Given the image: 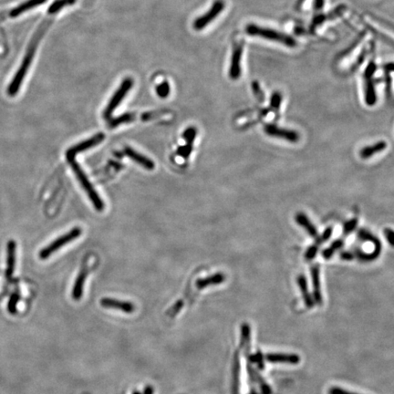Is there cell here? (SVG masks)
I'll use <instances>...</instances> for the list:
<instances>
[{
	"instance_id": "36",
	"label": "cell",
	"mask_w": 394,
	"mask_h": 394,
	"mask_svg": "<svg viewBox=\"0 0 394 394\" xmlns=\"http://www.w3.org/2000/svg\"><path fill=\"white\" fill-rule=\"evenodd\" d=\"M319 247L317 244L316 245H312L310 248L307 249L306 253H305V259L308 261H311V260L314 259L318 252H319Z\"/></svg>"
},
{
	"instance_id": "24",
	"label": "cell",
	"mask_w": 394,
	"mask_h": 394,
	"mask_svg": "<svg viewBox=\"0 0 394 394\" xmlns=\"http://www.w3.org/2000/svg\"><path fill=\"white\" fill-rule=\"evenodd\" d=\"M136 118H137V115L135 114H132V113L122 114L118 117L111 119L109 122V127L110 128H116L121 124H126V123L135 122Z\"/></svg>"
},
{
	"instance_id": "23",
	"label": "cell",
	"mask_w": 394,
	"mask_h": 394,
	"mask_svg": "<svg viewBox=\"0 0 394 394\" xmlns=\"http://www.w3.org/2000/svg\"><path fill=\"white\" fill-rule=\"evenodd\" d=\"M353 252V254H354V257L358 260H360L361 262L374 261V260L377 259L378 257L381 255V253H382V251L375 250V249H374V251L370 252V253H366V252L362 251L360 248H355Z\"/></svg>"
},
{
	"instance_id": "46",
	"label": "cell",
	"mask_w": 394,
	"mask_h": 394,
	"mask_svg": "<svg viewBox=\"0 0 394 394\" xmlns=\"http://www.w3.org/2000/svg\"><path fill=\"white\" fill-rule=\"evenodd\" d=\"M134 394H141V393H139V392H135V393Z\"/></svg>"
},
{
	"instance_id": "28",
	"label": "cell",
	"mask_w": 394,
	"mask_h": 394,
	"mask_svg": "<svg viewBox=\"0 0 394 394\" xmlns=\"http://www.w3.org/2000/svg\"><path fill=\"white\" fill-rule=\"evenodd\" d=\"M156 91L159 98H161V99H166L169 96L170 92H171L170 84H169L168 81H163L162 83L158 84L156 86Z\"/></svg>"
},
{
	"instance_id": "42",
	"label": "cell",
	"mask_w": 394,
	"mask_h": 394,
	"mask_svg": "<svg viewBox=\"0 0 394 394\" xmlns=\"http://www.w3.org/2000/svg\"><path fill=\"white\" fill-rule=\"evenodd\" d=\"M183 306H184V302L182 301V300H179V301L177 302V304H176L174 306L172 307V310H171V311L172 312V314H176V313H177V312L180 311L181 309L183 308Z\"/></svg>"
},
{
	"instance_id": "17",
	"label": "cell",
	"mask_w": 394,
	"mask_h": 394,
	"mask_svg": "<svg viewBox=\"0 0 394 394\" xmlns=\"http://www.w3.org/2000/svg\"><path fill=\"white\" fill-rule=\"evenodd\" d=\"M295 220H296V222H297L298 226H300L303 229H305L307 233L311 235L312 238H317L319 236L318 229L312 224V222L310 220V218L308 217L304 213L300 212V213H298V214H296Z\"/></svg>"
},
{
	"instance_id": "26",
	"label": "cell",
	"mask_w": 394,
	"mask_h": 394,
	"mask_svg": "<svg viewBox=\"0 0 394 394\" xmlns=\"http://www.w3.org/2000/svg\"><path fill=\"white\" fill-rule=\"evenodd\" d=\"M344 244H345L344 239H336V240H334V241L331 244V246H330L329 248L323 250V257H324L325 259H331L332 256H334V254H335L336 252L338 251V250H340V248H343Z\"/></svg>"
},
{
	"instance_id": "34",
	"label": "cell",
	"mask_w": 394,
	"mask_h": 394,
	"mask_svg": "<svg viewBox=\"0 0 394 394\" xmlns=\"http://www.w3.org/2000/svg\"><path fill=\"white\" fill-rule=\"evenodd\" d=\"M192 151H193V144L186 143L185 146H180L177 149V155L185 159H187L189 156H191Z\"/></svg>"
},
{
	"instance_id": "13",
	"label": "cell",
	"mask_w": 394,
	"mask_h": 394,
	"mask_svg": "<svg viewBox=\"0 0 394 394\" xmlns=\"http://www.w3.org/2000/svg\"><path fill=\"white\" fill-rule=\"evenodd\" d=\"M124 155L126 156H128L130 159L135 161V163L140 164L141 166L145 168L146 170H150L151 171V170H154L155 167H156V164L150 158L141 155L140 152L135 151L130 147H125L124 148Z\"/></svg>"
},
{
	"instance_id": "37",
	"label": "cell",
	"mask_w": 394,
	"mask_h": 394,
	"mask_svg": "<svg viewBox=\"0 0 394 394\" xmlns=\"http://www.w3.org/2000/svg\"><path fill=\"white\" fill-rule=\"evenodd\" d=\"M252 89H253V92H254V94H255V96L256 97V99L260 101H264V93L261 91L259 84H258L257 81H254V82L252 83Z\"/></svg>"
},
{
	"instance_id": "11",
	"label": "cell",
	"mask_w": 394,
	"mask_h": 394,
	"mask_svg": "<svg viewBox=\"0 0 394 394\" xmlns=\"http://www.w3.org/2000/svg\"><path fill=\"white\" fill-rule=\"evenodd\" d=\"M264 358L272 363L298 364L300 362V357L295 353H267Z\"/></svg>"
},
{
	"instance_id": "18",
	"label": "cell",
	"mask_w": 394,
	"mask_h": 394,
	"mask_svg": "<svg viewBox=\"0 0 394 394\" xmlns=\"http://www.w3.org/2000/svg\"><path fill=\"white\" fill-rule=\"evenodd\" d=\"M225 280H226V277L223 273H216V274L205 277V278H199L195 282V286H196L197 289L203 290V289H206L211 286L220 285V284H222L223 282H225Z\"/></svg>"
},
{
	"instance_id": "4",
	"label": "cell",
	"mask_w": 394,
	"mask_h": 394,
	"mask_svg": "<svg viewBox=\"0 0 394 394\" xmlns=\"http://www.w3.org/2000/svg\"><path fill=\"white\" fill-rule=\"evenodd\" d=\"M135 81L134 80L127 77L124 80H122L120 87L118 88L117 91L114 93L112 99L110 100L109 103L106 106L104 112H103V117L106 120H110L112 117V114H114V111L116 110L118 106L121 104L122 100L125 98L126 95L129 93L132 88L134 87Z\"/></svg>"
},
{
	"instance_id": "12",
	"label": "cell",
	"mask_w": 394,
	"mask_h": 394,
	"mask_svg": "<svg viewBox=\"0 0 394 394\" xmlns=\"http://www.w3.org/2000/svg\"><path fill=\"white\" fill-rule=\"evenodd\" d=\"M101 305L105 309L118 310V311H123L125 313H133L135 311V307L133 303L118 300V299H114V298H101Z\"/></svg>"
},
{
	"instance_id": "6",
	"label": "cell",
	"mask_w": 394,
	"mask_h": 394,
	"mask_svg": "<svg viewBox=\"0 0 394 394\" xmlns=\"http://www.w3.org/2000/svg\"><path fill=\"white\" fill-rule=\"evenodd\" d=\"M225 2L223 0H215L214 4L211 7V9L201 17H197L193 22V29L195 30H204L207 26L209 25L212 21H214L216 17L223 12L225 9Z\"/></svg>"
},
{
	"instance_id": "32",
	"label": "cell",
	"mask_w": 394,
	"mask_h": 394,
	"mask_svg": "<svg viewBox=\"0 0 394 394\" xmlns=\"http://www.w3.org/2000/svg\"><path fill=\"white\" fill-rule=\"evenodd\" d=\"M18 301H19V294L17 292L12 294L8 305V311L10 314L14 315L17 312V305Z\"/></svg>"
},
{
	"instance_id": "38",
	"label": "cell",
	"mask_w": 394,
	"mask_h": 394,
	"mask_svg": "<svg viewBox=\"0 0 394 394\" xmlns=\"http://www.w3.org/2000/svg\"><path fill=\"white\" fill-rule=\"evenodd\" d=\"M375 71H376V65H375V63H369V65H368V67L366 69V71H365V78H366L367 80H368V79H371Z\"/></svg>"
},
{
	"instance_id": "33",
	"label": "cell",
	"mask_w": 394,
	"mask_h": 394,
	"mask_svg": "<svg viewBox=\"0 0 394 394\" xmlns=\"http://www.w3.org/2000/svg\"><path fill=\"white\" fill-rule=\"evenodd\" d=\"M281 103H282V94L278 92L273 93L271 100H270L271 109L278 111L280 108Z\"/></svg>"
},
{
	"instance_id": "29",
	"label": "cell",
	"mask_w": 394,
	"mask_h": 394,
	"mask_svg": "<svg viewBox=\"0 0 394 394\" xmlns=\"http://www.w3.org/2000/svg\"><path fill=\"white\" fill-rule=\"evenodd\" d=\"M357 227H358V219L357 218H353L347 222L344 223L343 228H342L344 236H348V235H351L353 231L356 229Z\"/></svg>"
},
{
	"instance_id": "39",
	"label": "cell",
	"mask_w": 394,
	"mask_h": 394,
	"mask_svg": "<svg viewBox=\"0 0 394 394\" xmlns=\"http://www.w3.org/2000/svg\"><path fill=\"white\" fill-rule=\"evenodd\" d=\"M329 394H360L356 393V392H353V391H349V390H344L342 388L340 387H332L329 390Z\"/></svg>"
},
{
	"instance_id": "8",
	"label": "cell",
	"mask_w": 394,
	"mask_h": 394,
	"mask_svg": "<svg viewBox=\"0 0 394 394\" xmlns=\"http://www.w3.org/2000/svg\"><path fill=\"white\" fill-rule=\"evenodd\" d=\"M265 133L269 136L280 138L288 141L290 143H298L299 141V135L296 130L285 129L274 123H268L264 127Z\"/></svg>"
},
{
	"instance_id": "44",
	"label": "cell",
	"mask_w": 394,
	"mask_h": 394,
	"mask_svg": "<svg viewBox=\"0 0 394 394\" xmlns=\"http://www.w3.org/2000/svg\"><path fill=\"white\" fill-rule=\"evenodd\" d=\"M9 17V12L8 11H2L0 12V23L4 21L7 17Z\"/></svg>"
},
{
	"instance_id": "22",
	"label": "cell",
	"mask_w": 394,
	"mask_h": 394,
	"mask_svg": "<svg viewBox=\"0 0 394 394\" xmlns=\"http://www.w3.org/2000/svg\"><path fill=\"white\" fill-rule=\"evenodd\" d=\"M248 374H249L252 381H254V382H256L259 385L260 390H261L262 393L271 394V389L268 385V383L265 382L264 378L261 377V375L259 374H257L250 365H248Z\"/></svg>"
},
{
	"instance_id": "19",
	"label": "cell",
	"mask_w": 394,
	"mask_h": 394,
	"mask_svg": "<svg viewBox=\"0 0 394 394\" xmlns=\"http://www.w3.org/2000/svg\"><path fill=\"white\" fill-rule=\"evenodd\" d=\"M87 274H88L87 269H82L76 278L74 287L72 289V298L75 300H80V298H82L84 284H85V280L87 277Z\"/></svg>"
},
{
	"instance_id": "35",
	"label": "cell",
	"mask_w": 394,
	"mask_h": 394,
	"mask_svg": "<svg viewBox=\"0 0 394 394\" xmlns=\"http://www.w3.org/2000/svg\"><path fill=\"white\" fill-rule=\"evenodd\" d=\"M167 111L165 110H162V111H156V112H149V113H145V114H142L141 119L143 122H147V121H151L155 118L159 117L162 114H166Z\"/></svg>"
},
{
	"instance_id": "20",
	"label": "cell",
	"mask_w": 394,
	"mask_h": 394,
	"mask_svg": "<svg viewBox=\"0 0 394 394\" xmlns=\"http://www.w3.org/2000/svg\"><path fill=\"white\" fill-rule=\"evenodd\" d=\"M387 147V143L384 141H380L378 143H374V145L364 147L360 151V156L362 159H369L370 157L377 155L381 151H384Z\"/></svg>"
},
{
	"instance_id": "7",
	"label": "cell",
	"mask_w": 394,
	"mask_h": 394,
	"mask_svg": "<svg viewBox=\"0 0 394 394\" xmlns=\"http://www.w3.org/2000/svg\"><path fill=\"white\" fill-rule=\"evenodd\" d=\"M104 139L105 135L100 133V134L93 135L92 138L87 139V140H85L83 142H81V143H78V144H76L74 146H72L66 152V157H67L68 161L71 162L72 160H75L76 156H78L79 154L82 152V151L90 150V149L96 146L98 144H100L101 142H103Z\"/></svg>"
},
{
	"instance_id": "1",
	"label": "cell",
	"mask_w": 394,
	"mask_h": 394,
	"mask_svg": "<svg viewBox=\"0 0 394 394\" xmlns=\"http://www.w3.org/2000/svg\"><path fill=\"white\" fill-rule=\"evenodd\" d=\"M51 23H52V19H46V20L42 22L40 26L38 27V30H36V32L34 34L33 37L31 38L30 44L28 46L25 56H24V59L22 60L20 66L18 68V70L16 72L15 76L13 77L12 80H11V82L9 83V87H8L7 93H8L9 96H16L17 93L19 92L21 85L23 83L24 79H25L26 76H27L28 72L30 70V65H31V63L33 61L34 57H35L36 51H37V48L38 46V43L41 40L44 34L46 33V31L49 29V27L51 26Z\"/></svg>"
},
{
	"instance_id": "27",
	"label": "cell",
	"mask_w": 394,
	"mask_h": 394,
	"mask_svg": "<svg viewBox=\"0 0 394 394\" xmlns=\"http://www.w3.org/2000/svg\"><path fill=\"white\" fill-rule=\"evenodd\" d=\"M76 1L77 0H55L48 9V13L51 15H55L68 6H72V5L75 4Z\"/></svg>"
},
{
	"instance_id": "16",
	"label": "cell",
	"mask_w": 394,
	"mask_h": 394,
	"mask_svg": "<svg viewBox=\"0 0 394 394\" xmlns=\"http://www.w3.org/2000/svg\"><path fill=\"white\" fill-rule=\"evenodd\" d=\"M46 2L47 0H27L22 4L18 5L17 7L14 8L12 10H10L9 12V17H12V18L19 17L23 13L27 12L30 9H33L34 8L44 4Z\"/></svg>"
},
{
	"instance_id": "40",
	"label": "cell",
	"mask_w": 394,
	"mask_h": 394,
	"mask_svg": "<svg viewBox=\"0 0 394 394\" xmlns=\"http://www.w3.org/2000/svg\"><path fill=\"white\" fill-rule=\"evenodd\" d=\"M340 257L341 259L345 260V261H351V260L355 259L353 252L348 251V250H345V251L341 252L340 254Z\"/></svg>"
},
{
	"instance_id": "41",
	"label": "cell",
	"mask_w": 394,
	"mask_h": 394,
	"mask_svg": "<svg viewBox=\"0 0 394 394\" xmlns=\"http://www.w3.org/2000/svg\"><path fill=\"white\" fill-rule=\"evenodd\" d=\"M384 235H385V238L387 239V241L389 242L390 246L393 247V231L390 229V228H386L385 230H384Z\"/></svg>"
},
{
	"instance_id": "25",
	"label": "cell",
	"mask_w": 394,
	"mask_h": 394,
	"mask_svg": "<svg viewBox=\"0 0 394 394\" xmlns=\"http://www.w3.org/2000/svg\"><path fill=\"white\" fill-rule=\"evenodd\" d=\"M366 92H365V101L367 105L374 106L377 101L376 92L374 88V80L373 79H368L366 80Z\"/></svg>"
},
{
	"instance_id": "5",
	"label": "cell",
	"mask_w": 394,
	"mask_h": 394,
	"mask_svg": "<svg viewBox=\"0 0 394 394\" xmlns=\"http://www.w3.org/2000/svg\"><path fill=\"white\" fill-rule=\"evenodd\" d=\"M81 235V229L80 227H75L71 231H69L66 234L59 236V238L54 240L52 243L50 244L48 247L43 248L39 253V257L41 259H47L56 251L59 250L60 248L71 243L73 240L78 238Z\"/></svg>"
},
{
	"instance_id": "3",
	"label": "cell",
	"mask_w": 394,
	"mask_h": 394,
	"mask_svg": "<svg viewBox=\"0 0 394 394\" xmlns=\"http://www.w3.org/2000/svg\"><path fill=\"white\" fill-rule=\"evenodd\" d=\"M69 163L71 164V167H72V171L75 173L77 179L80 182V185L82 186L84 191L88 194L89 198L93 203V206L98 211H102L104 209V202L101 200L99 193H97L96 190L94 189L92 183L89 180L88 177L85 174L83 170L81 169L78 163H76L75 160H72Z\"/></svg>"
},
{
	"instance_id": "10",
	"label": "cell",
	"mask_w": 394,
	"mask_h": 394,
	"mask_svg": "<svg viewBox=\"0 0 394 394\" xmlns=\"http://www.w3.org/2000/svg\"><path fill=\"white\" fill-rule=\"evenodd\" d=\"M311 282L313 289V299L316 304L321 306L323 304L322 292L320 285V277H319V267L318 265H313L311 269Z\"/></svg>"
},
{
	"instance_id": "15",
	"label": "cell",
	"mask_w": 394,
	"mask_h": 394,
	"mask_svg": "<svg viewBox=\"0 0 394 394\" xmlns=\"http://www.w3.org/2000/svg\"><path fill=\"white\" fill-rule=\"evenodd\" d=\"M297 283H298V288L301 291L302 298L304 300V303L308 309H313L315 306L314 299L310 292L309 286H308V281L304 275H299L297 277Z\"/></svg>"
},
{
	"instance_id": "31",
	"label": "cell",
	"mask_w": 394,
	"mask_h": 394,
	"mask_svg": "<svg viewBox=\"0 0 394 394\" xmlns=\"http://www.w3.org/2000/svg\"><path fill=\"white\" fill-rule=\"evenodd\" d=\"M332 234H333V228L332 227H329L324 230L321 235H319L317 238H316V242L318 246H320L322 244L326 243L327 241H329V239L332 237Z\"/></svg>"
},
{
	"instance_id": "21",
	"label": "cell",
	"mask_w": 394,
	"mask_h": 394,
	"mask_svg": "<svg viewBox=\"0 0 394 394\" xmlns=\"http://www.w3.org/2000/svg\"><path fill=\"white\" fill-rule=\"evenodd\" d=\"M357 237L360 239L361 242H369V243L373 244L374 246V249L379 250V251H382V246L381 241L378 239L376 235L371 234L369 230L364 229V228H361V229L358 231Z\"/></svg>"
},
{
	"instance_id": "45",
	"label": "cell",
	"mask_w": 394,
	"mask_h": 394,
	"mask_svg": "<svg viewBox=\"0 0 394 394\" xmlns=\"http://www.w3.org/2000/svg\"><path fill=\"white\" fill-rule=\"evenodd\" d=\"M144 394H154V389L151 388V386H147L144 390Z\"/></svg>"
},
{
	"instance_id": "30",
	"label": "cell",
	"mask_w": 394,
	"mask_h": 394,
	"mask_svg": "<svg viewBox=\"0 0 394 394\" xmlns=\"http://www.w3.org/2000/svg\"><path fill=\"white\" fill-rule=\"evenodd\" d=\"M197 130L194 127H188L183 134V137L185 139V143L188 144H193L195 137H196Z\"/></svg>"
},
{
	"instance_id": "9",
	"label": "cell",
	"mask_w": 394,
	"mask_h": 394,
	"mask_svg": "<svg viewBox=\"0 0 394 394\" xmlns=\"http://www.w3.org/2000/svg\"><path fill=\"white\" fill-rule=\"evenodd\" d=\"M242 54H243V44L236 43L233 49L232 58H231L230 69H229V76L232 80H237L241 76L242 69H241V60H242Z\"/></svg>"
},
{
	"instance_id": "2",
	"label": "cell",
	"mask_w": 394,
	"mask_h": 394,
	"mask_svg": "<svg viewBox=\"0 0 394 394\" xmlns=\"http://www.w3.org/2000/svg\"><path fill=\"white\" fill-rule=\"evenodd\" d=\"M246 31L251 36L259 37L271 41L279 42L284 46L290 47V48H295L297 46V41L292 37L272 29H268V28L260 27L255 24H249L247 26Z\"/></svg>"
},
{
	"instance_id": "43",
	"label": "cell",
	"mask_w": 394,
	"mask_h": 394,
	"mask_svg": "<svg viewBox=\"0 0 394 394\" xmlns=\"http://www.w3.org/2000/svg\"><path fill=\"white\" fill-rule=\"evenodd\" d=\"M324 2H325V0H315V8H316V9H319V10L322 9Z\"/></svg>"
},
{
	"instance_id": "14",
	"label": "cell",
	"mask_w": 394,
	"mask_h": 394,
	"mask_svg": "<svg viewBox=\"0 0 394 394\" xmlns=\"http://www.w3.org/2000/svg\"><path fill=\"white\" fill-rule=\"evenodd\" d=\"M7 269H6V277L10 278L12 277L15 268H16V251H17V244L14 240H10L7 246Z\"/></svg>"
}]
</instances>
